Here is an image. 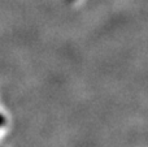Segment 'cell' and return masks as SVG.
<instances>
[{
	"instance_id": "1",
	"label": "cell",
	"mask_w": 148,
	"mask_h": 147,
	"mask_svg": "<svg viewBox=\"0 0 148 147\" xmlns=\"http://www.w3.org/2000/svg\"><path fill=\"white\" fill-rule=\"evenodd\" d=\"M4 124H5V119H4L3 115H0V126H3Z\"/></svg>"
}]
</instances>
